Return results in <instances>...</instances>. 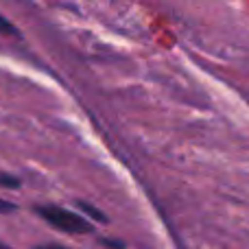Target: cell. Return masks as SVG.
<instances>
[{
  "mask_svg": "<svg viewBox=\"0 0 249 249\" xmlns=\"http://www.w3.org/2000/svg\"><path fill=\"white\" fill-rule=\"evenodd\" d=\"M39 212L42 219H46L51 225H55L57 230L61 232H68V234H88L92 232V223L86 221L81 214L72 210H66V208L59 206H39L35 208Z\"/></svg>",
  "mask_w": 249,
  "mask_h": 249,
  "instance_id": "cell-1",
  "label": "cell"
},
{
  "mask_svg": "<svg viewBox=\"0 0 249 249\" xmlns=\"http://www.w3.org/2000/svg\"><path fill=\"white\" fill-rule=\"evenodd\" d=\"M37 249H66V247H59V245H44V247H37Z\"/></svg>",
  "mask_w": 249,
  "mask_h": 249,
  "instance_id": "cell-7",
  "label": "cell"
},
{
  "mask_svg": "<svg viewBox=\"0 0 249 249\" xmlns=\"http://www.w3.org/2000/svg\"><path fill=\"white\" fill-rule=\"evenodd\" d=\"M0 249H11V247H7V245H4V243H0Z\"/></svg>",
  "mask_w": 249,
  "mask_h": 249,
  "instance_id": "cell-8",
  "label": "cell"
},
{
  "mask_svg": "<svg viewBox=\"0 0 249 249\" xmlns=\"http://www.w3.org/2000/svg\"><path fill=\"white\" fill-rule=\"evenodd\" d=\"M77 208H79V210H83V214H88L92 221H96V223H107V216H105L103 212L99 210V208L92 206V203H88V201H77Z\"/></svg>",
  "mask_w": 249,
  "mask_h": 249,
  "instance_id": "cell-2",
  "label": "cell"
},
{
  "mask_svg": "<svg viewBox=\"0 0 249 249\" xmlns=\"http://www.w3.org/2000/svg\"><path fill=\"white\" fill-rule=\"evenodd\" d=\"M13 210H18V206H16V203L7 201V199H0V212H4V214H9V212H13Z\"/></svg>",
  "mask_w": 249,
  "mask_h": 249,
  "instance_id": "cell-6",
  "label": "cell"
},
{
  "mask_svg": "<svg viewBox=\"0 0 249 249\" xmlns=\"http://www.w3.org/2000/svg\"><path fill=\"white\" fill-rule=\"evenodd\" d=\"M0 186H4V188H20V179L11 175H0Z\"/></svg>",
  "mask_w": 249,
  "mask_h": 249,
  "instance_id": "cell-3",
  "label": "cell"
},
{
  "mask_svg": "<svg viewBox=\"0 0 249 249\" xmlns=\"http://www.w3.org/2000/svg\"><path fill=\"white\" fill-rule=\"evenodd\" d=\"M0 33H16V29H13V24L7 20V18L0 13Z\"/></svg>",
  "mask_w": 249,
  "mask_h": 249,
  "instance_id": "cell-5",
  "label": "cell"
},
{
  "mask_svg": "<svg viewBox=\"0 0 249 249\" xmlns=\"http://www.w3.org/2000/svg\"><path fill=\"white\" fill-rule=\"evenodd\" d=\"M101 245L107 249H127V245L123 241H118V238H101Z\"/></svg>",
  "mask_w": 249,
  "mask_h": 249,
  "instance_id": "cell-4",
  "label": "cell"
}]
</instances>
